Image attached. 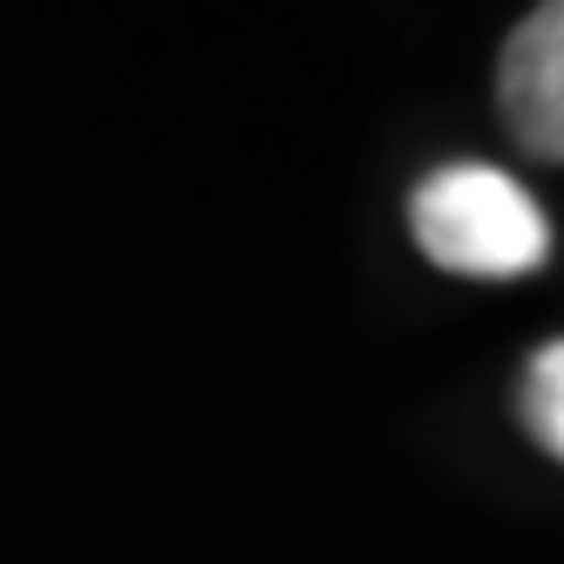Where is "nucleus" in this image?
<instances>
[{
    "label": "nucleus",
    "instance_id": "nucleus-1",
    "mask_svg": "<svg viewBox=\"0 0 564 564\" xmlns=\"http://www.w3.org/2000/svg\"><path fill=\"white\" fill-rule=\"evenodd\" d=\"M422 259L456 279H523L551 259V218L517 177L490 164H442L409 197Z\"/></svg>",
    "mask_w": 564,
    "mask_h": 564
},
{
    "label": "nucleus",
    "instance_id": "nucleus-3",
    "mask_svg": "<svg viewBox=\"0 0 564 564\" xmlns=\"http://www.w3.org/2000/svg\"><path fill=\"white\" fill-rule=\"evenodd\" d=\"M523 422H531L544 456H564V347L557 340H544L531 354V375H523Z\"/></svg>",
    "mask_w": 564,
    "mask_h": 564
},
{
    "label": "nucleus",
    "instance_id": "nucleus-2",
    "mask_svg": "<svg viewBox=\"0 0 564 564\" xmlns=\"http://www.w3.org/2000/svg\"><path fill=\"white\" fill-rule=\"evenodd\" d=\"M497 96L510 116V137L544 164H557L564 156V0H538V14L503 42Z\"/></svg>",
    "mask_w": 564,
    "mask_h": 564
}]
</instances>
